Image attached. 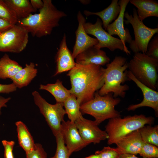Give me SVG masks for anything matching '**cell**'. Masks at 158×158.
<instances>
[{
    "label": "cell",
    "instance_id": "cell-1",
    "mask_svg": "<svg viewBox=\"0 0 158 158\" xmlns=\"http://www.w3.org/2000/svg\"><path fill=\"white\" fill-rule=\"evenodd\" d=\"M104 68L102 66L76 63L67 74L70 78L71 94L74 95L80 105L92 99L95 93L104 83Z\"/></svg>",
    "mask_w": 158,
    "mask_h": 158
},
{
    "label": "cell",
    "instance_id": "cell-2",
    "mask_svg": "<svg viewBox=\"0 0 158 158\" xmlns=\"http://www.w3.org/2000/svg\"><path fill=\"white\" fill-rule=\"evenodd\" d=\"M42 1L44 6L38 13L31 14L16 24L37 37L50 35L53 29L59 25L60 19L67 16L64 12L57 9L51 0Z\"/></svg>",
    "mask_w": 158,
    "mask_h": 158
},
{
    "label": "cell",
    "instance_id": "cell-3",
    "mask_svg": "<svg viewBox=\"0 0 158 158\" xmlns=\"http://www.w3.org/2000/svg\"><path fill=\"white\" fill-rule=\"evenodd\" d=\"M104 68V84L97 91L98 93L103 96L112 93L114 97L124 98L129 87L127 84H122L127 81H130L128 76L127 59L121 56H116Z\"/></svg>",
    "mask_w": 158,
    "mask_h": 158
},
{
    "label": "cell",
    "instance_id": "cell-4",
    "mask_svg": "<svg viewBox=\"0 0 158 158\" xmlns=\"http://www.w3.org/2000/svg\"><path fill=\"white\" fill-rule=\"evenodd\" d=\"M154 121L153 117L142 114L110 119L105 127V131L108 136L107 143L116 144L128 134L147 124L151 125Z\"/></svg>",
    "mask_w": 158,
    "mask_h": 158
},
{
    "label": "cell",
    "instance_id": "cell-5",
    "mask_svg": "<svg viewBox=\"0 0 158 158\" xmlns=\"http://www.w3.org/2000/svg\"><path fill=\"white\" fill-rule=\"evenodd\" d=\"M120 101L119 98L114 97L112 93L101 96L97 91L92 99L80 105V111L82 114L92 116L99 125L107 119L121 117L120 112L115 108Z\"/></svg>",
    "mask_w": 158,
    "mask_h": 158
},
{
    "label": "cell",
    "instance_id": "cell-6",
    "mask_svg": "<svg viewBox=\"0 0 158 158\" xmlns=\"http://www.w3.org/2000/svg\"><path fill=\"white\" fill-rule=\"evenodd\" d=\"M128 68L139 81L154 90H157L158 60L150 57L145 53H135L128 62Z\"/></svg>",
    "mask_w": 158,
    "mask_h": 158
},
{
    "label": "cell",
    "instance_id": "cell-7",
    "mask_svg": "<svg viewBox=\"0 0 158 158\" xmlns=\"http://www.w3.org/2000/svg\"><path fill=\"white\" fill-rule=\"evenodd\" d=\"M124 17L126 24H130L133 28L135 39L129 44L130 49L135 53L141 52L146 54L147 45L154 35L158 34V27L152 28L146 26L139 18L137 10L133 9V14L125 12Z\"/></svg>",
    "mask_w": 158,
    "mask_h": 158
},
{
    "label": "cell",
    "instance_id": "cell-8",
    "mask_svg": "<svg viewBox=\"0 0 158 158\" xmlns=\"http://www.w3.org/2000/svg\"><path fill=\"white\" fill-rule=\"evenodd\" d=\"M32 95L35 103L39 108L55 136L61 132V124L64 120V116L66 114L63 103L50 104L36 91L32 92Z\"/></svg>",
    "mask_w": 158,
    "mask_h": 158
},
{
    "label": "cell",
    "instance_id": "cell-9",
    "mask_svg": "<svg viewBox=\"0 0 158 158\" xmlns=\"http://www.w3.org/2000/svg\"><path fill=\"white\" fill-rule=\"evenodd\" d=\"M102 25V20L98 18L94 24L86 22L84 24L86 33L95 37L98 41V43L94 47L99 49L106 48L112 51L118 49L123 51L128 55L130 54V52L122 41L109 34L103 28Z\"/></svg>",
    "mask_w": 158,
    "mask_h": 158
},
{
    "label": "cell",
    "instance_id": "cell-10",
    "mask_svg": "<svg viewBox=\"0 0 158 158\" xmlns=\"http://www.w3.org/2000/svg\"><path fill=\"white\" fill-rule=\"evenodd\" d=\"M28 32L17 24L0 34V52L18 53L23 51L28 42Z\"/></svg>",
    "mask_w": 158,
    "mask_h": 158
},
{
    "label": "cell",
    "instance_id": "cell-11",
    "mask_svg": "<svg viewBox=\"0 0 158 158\" xmlns=\"http://www.w3.org/2000/svg\"><path fill=\"white\" fill-rule=\"evenodd\" d=\"M74 122L82 139L87 145L91 143L98 144L108 138L106 132L101 129L94 121L86 119L82 115Z\"/></svg>",
    "mask_w": 158,
    "mask_h": 158
},
{
    "label": "cell",
    "instance_id": "cell-12",
    "mask_svg": "<svg viewBox=\"0 0 158 158\" xmlns=\"http://www.w3.org/2000/svg\"><path fill=\"white\" fill-rule=\"evenodd\" d=\"M61 132L69 155L78 151L87 145L80 136L75 122L64 120L61 124Z\"/></svg>",
    "mask_w": 158,
    "mask_h": 158
},
{
    "label": "cell",
    "instance_id": "cell-13",
    "mask_svg": "<svg viewBox=\"0 0 158 158\" xmlns=\"http://www.w3.org/2000/svg\"><path fill=\"white\" fill-rule=\"evenodd\" d=\"M77 19L78 26L75 32V41L72 53L74 59L79 54L98 43L96 38L90 36L86 32L83 25L86 20L80 11L78 13Z\"/></svg>",
    "mask_w": 158,
    "mask_h": 158
},
{
    "label": "cell",
    "instance_id": "cell-14",
    "mask_svg": "<svg viewBox=\"0 0 158 158\" xmlns=\"http://www.w3.org/2000/svg\"><path fill=\"white\" fill-rule=\"evenodd\" d=\"M128 76L130 80L134 82L141 90L143 98L140 103L129 105L127 108L128 111H134L138 108L142 107H148L152 108L157 116L158 115V92L143 84L133 76L129 71L128 72Z\"/></svg>",
    "mask_w": 158,
    "mask_h": 158
},
{
    "label": "cell",
    "instance_id": "cell-15",
    "mask_svg": "<svg viewBox=\"0 0 158 158\" xmlns=\"http://www.w3.org/2000/svg\"><path fill=\"white\" fill-rule=\"evenodd\" d=\"M129 1V0H120L118 1L121 7L120 13L114 21L109 24L106 29L111 35H118L125 46H126V42L129 44L132 40L129 30L124 28V13Z\"/></svg>",
    "mask_w": 158,
    "mask_h": 158
},
{
    "label": "cell",
    "instance_id": "cell-16",
    "mask_svg": "<svg viewBox=\"0 0 158 158\" xmlns=\"http://www.w3.org/2000/svg\"><path fill=\"white\" fill-rule=\"evenodd\" d=\"M55 61L56 70L54 76L70 71L76 65L72 53L67 46L65 34L63 35L56 54Z\"/></svg>",
    "mask_w": 158,
    "mask_h": 158
},
{
    "label": "cell",
    "instance_id": "cell-17",
    "mask_svg": "<svg viewBox=\"0 0 158 158\" xmlns=\"http://www.w3.org/2000/svg\"><path fill=\"white\" fill-rule=\"evenodd\" d=\"M75 59L77 64L82 65H95L102 66L110 63V61L105 52L94 46L81 52Z\"/></svg>",
    "mask_w": 158,
    "mask_h": 158
},
{
    "label": "cell",
    "instance_id": "cell-18",
    "mask_svg": "<svg viewBox=\"0 0 158 158\" xmlns=\"http://www.w3.org/2000/svg\"><path fill=\"white\" fill-rule=\"evenodd\" d=\"M143 142L139 129L128 134L116 144V148L120 154H139Z\"/></svg>",
    "mask_w": 158,
    "mask_h": 158
},
{
    "label": "cell",
    "instance_id": "cell-19",
    "mask_svg": "<svg viewBox=\"0 0 158 158\" xmlns=\"http://www.w3.org/2000/svg\"><path fill=\"white\" fill-rule=\"evenodd\" d=\"M120 10L121 7L118 4V0H112L107 7L101 11L94 12L85 10L83 13L87 16L92 15L98 16L102 21L103 28L106 30L109 25L117 18Z\"/></svg>",
    "mask_w": 158,
    "mask_h": 158
},
{
    "label": "cell",
    "instance_id": "cell-20",
    "mask_svg": "<svg viewBox=\"0 0 158 158\" xmlns=\"http://www.w3.org/2000/svg\"><path fill=\"white\" fill-rule=\"evenodd\" d=\"M129 2L137 9V12L142 21L149 17H158V3L153 0H130Z\"/></svg>",
    "mask_w": 158,
    "mask_h": 158
},
{
    "label": "cell",
    "instance_id": "cell-21",
    "mask_svg": "<svg viewBox=\"0 0 158 158\" xmlns=\"http://www.w3.org/2000/svg\"><path fill=\"white\" fill-rule=\"evenodd\" d=\"M37 70L33 62L26 64L11 79L17 88H21L28 85L37 76Z\"/></svg>",
    "mask_w": 158,
    "mask_h": 158
},
{
    "label": "cell",
    "instance_id": "cell-22",
    "mask_svg": "<svg viewBox=\"0 0 158 158\" xmlns=\"http://www.w3.org/2000/svg\"><path fill=\"white\" fill-rule=\"evenodd\" d=\"M15 13L18 21L28 17L37 11L28 0H4Z\"/></svg>",
    "mask_w": 158,
    "mask_h": 158
},
{
    "label": "cell",
    "instance_id": "cell-23",
    "mask_svg": "<svg viewBox=\"0 0 158 158\" xmlns=\"http://www.w3.org/2000/svg\"><path fill=\"white\" fill-rule=\"evenodd\" d=\"M17 128L18 137L20 146L26 153L34 149L35 143L32 136L25 125L22 121H19L15 123Z\"/></svg>",
    "mask_w": 158,
    "mask_h": 158
},
{
    "label": "cell",
    "instance_id": "cell-24",
    "mask_svg": "<svg viewBox=\"0 0 158 158\" xmlns=\"http://www.w3.org/2000/svg\"><path fill=\"white\" fill-rule=\"evenodd\" d=\"M23 67L5 54L0 59V79L11 80Z\"/></svg>",
    "mask_w": 158,
    "mask_h": 158
},
{
    "label": "cell",
    "instance_id": "cell-25",
    "mask_svg": "<svg viewBox=\"0 0 158 158\" xmlns=\"http://www.w3.org/2000/svg\"><path fill=\"white\" fill-rule=\"evenodd\" d=\"M39 89L50 93L55 98L56 103H63L71 95L70 90L65 88L62 82L59 79L57 80L54 83H48L46 85L41 84Z\"/></svg>",
    "mask_w": 158,
    "mask_h": 158
},
{
    "label": "cell",
    "instance_id": "cell-26",
    "mask_svg": "<svg viewBox=\"0 0 158 158\" xmlns=\"http://www.w3.org/2000/svg\"><path fill=\"white\" fill-rule=\"evenodd\" d=\"M63 105L70 121L75 122L82 115L80 109V104L74 95L71 94L63 102Z\"/></svg>",
    "mask_w": 158,
    "mask_h": 158
},
{
    "label": "cell",
    "instance_id": "cell-27",
    "mask_svg": "<svg viewBox=\"0 0 158 158\" xmlns=\"http://www.w3.org/2000/svg\"><path fill=\"white\" fill-rule=\"evenodd\" d=\"M141 139L144 142L158 147V126L151 125H145L139 129Z\"/></svg>",
    "mask_w": 158,
    "mask_h": 158
},
{
    "label": "cell",
    "instance_id": "cell-28",
    "mask_svg": "<svg viewBox=\"0 0 158 158\" xmlns=\"http://www.w3.org/2000/svg\"><path fill=\"white\" fill-rule=\"evenodd\" d=\"M0 18L12 25H16L18 22L14 12L2 0H0Z\"/></svg>",
    "mask_w": 158,
    "mask_h": 158
},
{
    "label": "cell",
    "instance_id": "cell-29",
    "mask_svg": "<svg viewBox=\"0 0 158 158\" xmlns=\"http://www.w3.org/2000/svg\"><path fill=\"white\" fill-rule=\"evenodd\" d=\"M56 148L54 155L50 158H69L68 150L65 145L60 132L55 136Z\"/></svg>",
    "mask_w": 158,
    "mask_h": 158
},
{
    "label": "cell",
    "instance_id": "cell-30",
    "mask_svg": "<svg viewBox=\"0 0 158 158\" xmlns=\"http://www.w3.org/2000/svg\"><path fill=\"white\" fill-rule=\"evenodd\" d=\"M139 154L142 157L158 158V147L150 143L144 142Z\"/></svg>",
    "mask_w": 158,
    "mask_h": 158
},
{
    "label": "cell",
    "instance_id": "cell-31",
    "mask_svg": "<svg viewBox=\"0 0 158 158\" xmlns=\"http://www.w3.org/2000/svg\"><path fill=\"white\" fill-rule=\"evenodd\" d=\"M99 158H118L120 154L115 148L104 147L101 150L95 152Z\"/></svg>",
    "mask_w": 158,
    "mask_h": 158
},
{
    "label": "cell",
    "instance_id": "cell-32",
    "mask_svg": "<svg viewBox=\"0 0 158 158\" xmlns=\"http://www.w3.org/2000/svg\"><path fill=\"white\" fill-rule=\"evenodd\" d=\"M146 54L150 57L158 60V34L148 43Z\"/></svg>",
    "mask_w": 158,
    "mask_h": 158
},
{
    "label": "cell",
    "instance_id": "cell-33",
    "mask_svg": "<svg viewBox=\"0 0 158 158\" xmlns=\"http://www.w3.org/2000/svg\"><path fill=\"white\" fill-rule=\"evenodd\" d=\"M26 158H47V154L41 144L35 143V147L31 152L26 153Z\"/></svg>",
    "mask_w": 158,
    "mask_h": 158
},
{
    "label": "cell",
    "instance_id": "cell-34",
    "mask_svg": "<svg viewBox=\"0 0 158 158\" xmlns=\"http://www.w3.org/2000/svg\"><path fill=\"white\" fill-rule=\"evenodd\" d=\"M2 143L4 147V158H14L13 151L15 142L13 141L3 140Z\"/></svg>",
    "mask_w": 158,
    "mask_h": 158
},
{
    "label": "cell",
    "instance_id": "cell-35",
    "mask_svg": "<svg viewBox=\"0 0 158 158\" xmlns=\"http://www.w3.org/2000/svg\"><path fill=\"white\" fill-rule=\"evenodd\" d=\"M17 87L13 83L8 84L0 83V93H9L16 91Z\"/></svg>",
    "mask_w": 158,
    "mask_h": 158
},
{
    "label": "cell",
    "instance_id": "cell-36",
    "mask_svg": "<svg viewBox=\"0 0 158 158\" xmlns=\"http://www.w3.org/2000/svg\"><path fill=\"white\" fill-rule=\"evenodd\" d=\"M30 2L32 7L37 11L41 9L44 6L43 2L41 0H30Z\"/></svg>",
    "mask_w": 158,
    "mask_h": 158
},
{
    "label": "cell",
    "instance_id": "cell-37",
    "mask_svg": "<svg viewBox=\"0 0 158 158\" xmlns=\"http://www.w3.org/2000/svg\"><path fill=\"white\" fill-rule=\"evenodd\" d=\"M13 25L6 21L0 18V34L4 31L11 28Z\"/></svg>",
    "mask_w": 158,
    "mask_h": 158
},
{
    "label": "cell",
    "instance_id": "cell-38",
    "mask_svg": "<svg viewBox=\"0 0 158 158\" xmlns=\"http://www.w3.org/2000/svg\"><path fill=\"white\" fill-rule=\"evenodd\" d=\"M11 99V98L10 97L6 98L2 96H0V114H1V108L3 107H7L6 103Z\"/></svg>",
    "mask_w": 158,
    "mask_h": 158
},
{
    "label": "cell",
    "instance_id": "cell-39",
    "mask_svg": "<svg viewBox=\"0 0 158 158\" xmlns=\"http://www.w3.org/2000/svg\"><path fill=\"white\" fill-rule=\"evenodd\" d=\"M118 158H141L137 157L135 155L130 154H120Z\"/></svg>",
    "mask_w": 158,
    "mask_h": 158
},
{
    "label": "cell",
    "instance_id": "cell-40",
    "mask_svg": "<svg viewBox=\"0 0 158 158\" xmlns=\"http://www.w3.org/2000/svg\"><path fill=\"white\" fill-rule=\"evenodd\" d=\"M84 158H99V156L95 154H92L88 157H85Z\"/></svg>",
    "mask_w": 158,
    "mask_h": 158
},
{
    "label": "cell",
    "instance_id": "cell-41",
    "mask_svg": "<svg viewBox=\"0 0 158 158\" xmlns=\"http://www.w3.org/2000/svg\"><path fill=\"white\" fill-rule=\"evenodd\" d=\"M79 1L83 4H88L90 2V0H80Z\"/></svg>",
    "mask_w": 158,
    "mask_h": 158
},
{
    "label": "cell",
    "instance_id": "cell-42",
    "mask_svg": "<svg viewBox=\"0 0 158 158\" xmlns=\"http://www.w3.org/2000/svg\"><path fill=\"white\" fill-rule=\"evenodd\" d=\"M142 158H147L146 157H143Z\"/></svg>",
    "mask_w": 158,
    "mask_h": 158
}]
</instances>
